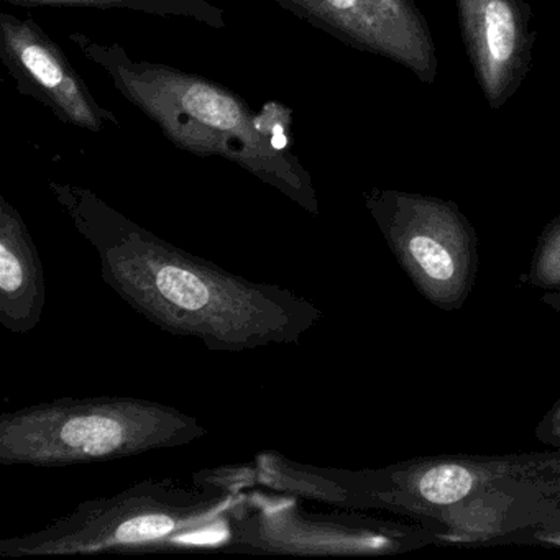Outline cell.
Wrapping results in <instances>:
<instances>
[{
	"label": "cell",
	"mask_w": 560,
	"mask_h": 560,
	"mask_svg": "<svg viewBox=\"0 0 560 560\" xmlns=\"http://www.w3.org/2000/svg\"><path fill=\"white\" fill-rule=\"evenodd\" d=\"M15 5H48V8L96 9V11H126L155 18L189 19L205 27H228L225 12L209 0H8Z\"/></svg>",
	"instance_id": "7c38bea8"
},
{
	"label": "cell",
	"mask_w": 560,
	"mask_h": 560,
	"mask_svg": "<svg viewBox=\"0 0 560 560\" xmlns=\"http://www.w3.org/2000/svg\"><path fill=\"white\" fill-rule=\"evenodd\" d=\"M537 441L550 447L560 448V398L553 402L552 408L542 416L536 425Z\"/></svg>",
	"instance_id": "5bb4252c"
},
{
	"label": "cell",
	"mask_w": 560,
	"mask_h": 560,
	"mask_svg": "<svg viewBox=\"0 0 560 560\" xmlns=\"http://www.w3.org/2000/svg\"><path fill=\"white\" fill-rule=\"evenodd\" d=\"M294 18L365 54L408 68L421 83L438 78L431 27L415 0H273Z\"/></svg>",
	"instance_id": "52a82bcc"
},
{
	"label": "cell",
	"mask_w": 560,
	"mask_h": 560,
	"mask_svg": "<svg viewBox=\"0 0 560 560\" xmlns=\"http://www.w3.org/2000/svg\"><path fill=\"white\" fill-rule=\"evenodd\" d=\"M48 188L96 252L106 287L172 336L199 340L212 352H248L300 342L323 319L304 298L163 241L84 186L50 182Z\"/></svg>",
	"instance_id": "6da1fadb"
},
{
	"label": "cell",
	"mask_w": 560,
	"mask_h": 560,
	"mask_svg": "<svg viewBox=\"0 0 560 560\" xmlns=\"http://www.w3.org/2000/svg\"><path fill=\"white\" fill-rule=\"evenodd\" d=\"M559 468L560 457L553 454L452 455L346 475L362 508L392 506L438 517L488 488L533 480Z\"/></svg>",
	"instance_id": "8992f818"
},
{
	"label": "cell",
	"mask_w": 560,
	"mask_h": 560,
	"mask_svg": "<svg viewBox=\"0 0 560 560\" xmlns=\"http://www.w3.org/2000/svg\"><path fill=\"white\" fill-rule=\"evenodd\" d=\"M399 267L416 290L441 311L464 307L477 281L478 237L454 201L372 188L363 195Z\"/></svg>",
	"instance_id": "5b68a950"
},
{
	"label": "cell",
	"mask_w": 560,
	"mask_h": 560,
	"mask_svg": "<svg viewBox=\"0 0 560 560\" xmlns=\"http://www.w3.org/2000/svg\"><path fill=\"white\" fill-rule=\"evenodd\" d=\"M44 265L18 208L0 198V324L9 332H32L44 316Z\"/></svg>",
	"instance_id": "8fae6325"
},
{
	"label": "cell",
	"mask_w": 560,
	"mask_h": 560,
	"mask_svg": "<svg viewBox=\"0 0 560 560\" xmlns=\"http://www.w3.org/2000/svg\"><path fill=\"white\" fill-rule=\"evenodd\" d=\"M244 477L209 474L196 487L142 481L122 493L86 501L37 533L0 542V556L149 553L235 547Z\"/></svg>",
	"instance_id": "3957f363"
},
{
	"label": "cell",
	"mask_w": 560,
	"mask_h": 560,
	"mask_svg": "<svg viewBox=\"0 0 560 560\" xmlns=\"http://www.w3.org/2000/svg\"><path fill=\"white\" fill-rule=\"evenodd\" d=\"M0 60L18 90L61 122L91 133L119 126L116 114L94 97L60 45L34 19L0 14Z\"/></svg>",
	"instance_id": "ba28073f"
},
{
	"label": "cell",
	"mask_w": 560,
	"mask_h": 560,
	"mask_svg": "<svg viewBox=\"0 0 560 560\" xmlns=\"http://www.w3.org/2000/svg\"><path fill=\"white\" fill-rule=\"evenodd\" d=\"M70 42L173 145L202 159L228 160L310 214H319L313 178L291 150L290 107L268 103L255 113L241 94L215 81L140 60L122 45L80 32L71 34Z\"/></svg>",
	"instance_id": "7a4b0ae2"
},
{
	"label": "cell",
	"mask_w": 560,
	"mask_h": 560,
	"mask_svg": "<svg viewBox=\"0 0 560 560\" xmlns=\"http://www.w3.org/2000/svg\"><path fill=\"white\" fill-rule=\"evenodd\" d=\"M544 304L560 314V291H544L542 298H540Z\"/></svg>",
	"instance_id": "9a60e30c"
},
{
	"label": "cell",
	"mask_w": 560,
	"mask_h": 560,
	"mask_svg": "<svg viewBox=\"0 0 560 560\" xmlns=\"http://www.w3.org/2000/svg\"><path fill=\"white\" fill-rule=\"evenodd\" d=\"M296 521V527L248 537L242 547L255 552L386 556L431 542L428 530L378 521Z\"/></svg>",
	"instance_id": "30bf717a"
},
{
	"label": "cell",
	"mask_w": 560,
	"mask_h": 560,
	"mask_svg": "<svg viewBox=\"0 0 560 560\" xmlns=\"http://www.w3.org/2000/svg\"><path fill=\"white\" fill-rule=\"evenodd\" d=\"M462 40L490 109L523 86L533 63L536 28L526 0H455Z\"/></svg>",
	"instance_id": "9c48e42d"
},
{
	"label": "cell",
	"mask_w": 560,
	"mask_h": 560,
	"mask_svg": "<svg viewBox=\"0 0 560 560\" xmlns=\"http://www.w3.org/2000/svg\"><path fill=\"white\" fill-rule=\"evenodd\" d=\"M523 281L537 290L560 291V214L540 232Z\"/></svg>",
	"instance_id": "4fadbf2b"
},
{
	"label": "cell",
	"mask_w": 560,
	"mask_h": 560,
	"mask_svg": "<svg viewBox=\"0 0 560 560\" xmlns=\"http://www.w3.org/2000/svg\"><path fill=\"white\" fill-rule=\"evenodd\" d=\"M208 434L198 418L163 402L61 398L0 416V464L74 467L182 447Z\"/></svg>",
	"instance_id": "277c9868"
}]
</instances>
